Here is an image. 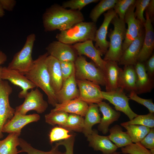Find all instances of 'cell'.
I'll list each match as a JSON object with an SVG mask.
<instances>
[{"label": "cell", "mask_w": 154, "mask_h": 154, "mask_svg": "<svg viewBox=\"0 0 154 154\" xmlns=\"http://www.w3.org/2000/svg\"><path fill=\"white\" fill-rule=\"evenodd\" d=\"M84 21V16L81 11L67 9L57 4L47 8L42 16L43 25L46 32L65 31Z\"/></svg>", "instance_id": "cell-1"}, {"label": "cell", "mask_w": 154, "mask_h": 154, "mask_svg": "<svg viewBox=\"0 0 154 154\" xmlns=\"http://www.w3.org/2000/svg\"><path fill=\"white\" fill-rule=\"evenodd\" d=\"M48 55L46 52L39 56L34 60L31 68L24 75L36 87L40 88L44 91L47 96L48 103L54 107L58 103L55 93L51 85L46 66L45 60Z\"/></svg>", "instance_id": "cell-2"}, {"label": "cell", "mask_w": 154, "mask_h": 154, "mask_svg": "<svg viewBox=\"0 0 154 154\" xmlns=\"http://www.w3.org/2000/svg\"><path fill=\"white\" fill-rule=\"evenodd\" d=\"M97 27L92 21H83L75 25L67 30L57 33V40L71 45L87 40L95 41Z\"/></svg>", "instance_id": "cell-3"}, {"label": "cell", "mask_w": 154, "mask_h": 154, "mask_svg": "<svg viewBox=\"0 0 154 154\" xmlns=\"http://www.w3.org/2000/svg\"><path fill=\"white\" fill-rule=\"evenodd\" d=\"M111 23L114 26L108 34L110 41L108 48L105 54L103 60L118 62L122 54V46L125 39L126 28L124 20L119 18L116 14Z\"/></svg>", "instance_id": "cell-4"}, {"label": "cell", "mask_w": 154, "mask_h": 154, "mask_svg": "<svg viewBox=\"0 0 154 154\" xmlns=\"http://www.w3.org/2000/svg\"><path fill=\"white\" fill-rule=\"evenodd\" d=\"M36 35L34 33L28 35L22 48L14 55L7 67L9 69L17 70L23 75L31 68L34 60L32 54Z\"/></svg>", "instance_id": "cell-5"}, {"label": "cell", "mask_w": 154, "mask_h": 154, "mask_svg": "<svg viewBox=\"0 0 154 154\" xmlns=\"http://www.w3.org/2000/svg\"><path fill=\"white\" fill-rule=\"evenodd\" d=\"M76 80H86L98 85L105 86L103 71L94 63L88 62L83 56H78L74 62Z\"/></svg>", "instance_id": "cell-6"}, {"label": "cell", "mask_w": 154, "mask_h": 154, "mask_svg": "<svg viewBox=\"0 0 154 154\" xmlns=\"http://www.w3.org/2000/svg\"><path fill=\"white\" fill-rule=\"evenodd\" d=\"M23 103L17 106L15 113L25 115L29 111L34 110L38 114L44 112L48 107V103L43 98V95L37 88L28 92Z\"/></svg>", "instance_id": "cell-7"}, {"label": "cell", "mask_w": 154, "mask_h": 154, "mask_svg": "<svg viewBox=\"0 0 154 154\" xmlns=\"http://www.w3.org/2000/svg\"><path fill=\"white\" fill-rule=\"evenodd\" d=\"M104 99L108 101L114 105L116 110L124 113L131 120L138 115L134 112L129 106V98L120 88L110 91H102Z\"/></svg>", "instance_id": "cell-8"}, {"label": "cell", "mask_w": 154, "mask_h": 154, "mask_svg": "<svg viewBox=\"0 0 154 154\" xmlns=\"http://www.w3.org/2000/svg\"><path fill=\"white\" fill-rule=\"evenodd\" d=\"M135 9L134 3L130 6L125 15L124 20L127 24V28L122 44L123 53L133 40L144 33L143 25L135 17Z\"/></svg>", "instance_id": "cell-9"}, {"label": "cell", "mask_w": 154, "mask_h": 154, "mask_svg": "<svg viewBox=\"0 0 154 154\" xmlns=\"http://www.w3.org/2000/svg\"><path fill=\"white\" fill-rule=\"evenodd\" d=\"M0 70L2 80H8L14 85L21 88L22 90L18 94L20 98H25L29 90L33 89L36 87L25 75L17 70L9 69L5 66H0Z\"/></svg>", "instance_id": "cell-10"}, {"label": "cell", "mask_w": 154, "mask_h": 154, "mask_svg": "<svg viewBox=\"0 0 154 154\" xmlns=\"http://www.w3.org/2000/svg\"><path fill=\"white\" fill-rule=\"evenodd\" d=\"M12 91L7 81H0V134L2 133L3 125L13 117L15 113V109L10 106L9 101V96Z\"/></svg>", "instance_id": "cell-11"}, {"label": "cell", "mask_w": 154, "mask_h": 154, "mask_svg": "<svg viewBox=\"0 0 154 154\" xmlns=\"http://www.w3.org/2000/svg\"><path fill=\"white\" fill-rule=\"evenodd\" d=\"M79 92L78 98L87 103L98 104L104 99L99 85L86 80H76Z\"/></svg>", "instance_id": "cell-12"}, {"label": "cell", "mask_w": 154, "mask_h": 154, "mask_svg": "<svg viewBox=\"0 0 154 154\" xmlns=\"http://www.w3.org/2000/svg\"><path fill=\"white\" fill-rule=\"evenodd\" d=\"M46 50L49 55L60 62L72 61L74 62L78 56L73 45L57 40L49 44Z\"/></svg>", "instance_id": "cell-13"}, {"label": "cell", "mask_w": 154, "mask_h": 154, "mask_svg": "<svg viewBox=\"0 0 154 154\" xmlns=\"http://www.w3.org/2000/svg\"><path fill=\"white\" fill-rule=\"evenodd\" d=\"M103 22L99 28L97 30L95 34V46L100 51L102 55L105 54L109 45V41L107 40L106 37L110 24L116 15L113 9L104 13Z\"/></svg>", "instance_id": "cell-14"}, {"label": "cell", "mask_w": 154, "mask_h": 154, "mask_svg": "<svg viewBox=\"0 0 154 154\" xmlns=\"http://www.w3.org/2000/svg\"><path fill=\"white\" fill-rule=\"evenodd\" d=\"M93 42L92 40H87L77 43L72 45L78 56L84 55L87 56L104 73L106 61L102 58V54L95 47Z\"/></svg>", "instance_id": "cell-15"}, {"label": "cell", "mask_w": 154, "mask_h": 154, "mask_svg": "<svg viewBox=\"0 0 154 154\" xmlns=\"http://www.w3.org/2000/svg\"><path fill=\"white\" fill-rule=\"evenodd\" d=\"M145 22L144 37L141 49L138 57L137 62H143L152 55L154 48V31L152 22L147 13L145 12Z\"/></svg>", "instance_id": "cell-16"}, {"label": "cell", "mask_w": 154, "mask_h": 154, "mask_svg": "<svg viewBox=\"0 0 154 154\" xmlns=\"http://www.w3.org/2000/svg\"><path fill=\"white\" fill-rule=\"evenodd\" d=\"M40 119V116L38 114L23 115L15 113L13 117L3 125L2 132L21 133V129L25 126L31 122L37 121Z\"/></svg>", "instance_id": "cell-17"}, {"label": "cell", "mask_w": 154, "mask_h": 154, "mask_svg": "<svg viewBox=\"0 0 154 154\" xmlns=\"http://www.w3.org/2000/svg\"><path fill=\"white\" fill-rule=\"evenodd\" d=\"M58 103L78 98L79 92L75 74V68L71 75L64 81L60 90L55 93Z\"/></svg>", "instance_id": "cell-18"}, {"label": "cell", "mask_w": 154, "mask_h": 154, "mask_svg": "<svg viewBox=\"0 0 154 154\" xmlns=\"http://www.w3.org/2000/svg\"><path fill=\"white\" fill-rule=\"evenodd\" d=\"M89 146L94 151H100L103 154H111L116 151L117 147L108 139L107 136L99 135L96 130L87 137Z\"/></svg>", "instance_id": "cell-19"}, {"label": "cell", "mask_w": 154, "mask_h": 154, "mask_svg": "<svg viewBox=\"0 0 154 154\" xmlns=\"http://www.w3.org/2000/svg\"><path fill=\"white\" fill-rule=\"evenodd\" d=\"M99 110L102 114L98 129L102 133L106 134L108 132L110 125L119 119L121 114L119 112L114 109L108 104L102 101L97 104Z\"/></svg>", "instance_id": "cell-20"}, {"label": "cell", "mask_w": 154, "mask_h": 154, "mask_svg": "<svg viewBox=\"0 0 154 154\" xmlns=\"http://www.w3.org/2000/svg\"><path fill=\"white\" fill-rule=\"evenodd\" d=\"M45 63L51 86L56 93L60 90L63 82L60 62L48 55L46 58Z\"/></svg>", "instance_id": "cell-21"}, {"label": "cell", "mask_w": 154, "mask_h": 154, "mask_svg": "<svg viewBox=\"0 0 154 154\" xmlns=\"http://www.w3.org/2000/svg\"><path fill=\"white\" fill-rule=\"evenodd\" d=\"M144 33L133 40L123 52L118 64L134 65L137 62L138 56L143 44Z\"/></svg>", "instance_id": "cell-22"}, {"label": "cell", "mask_w": 154, "mask_h": 154, "mask_svg": "<svg viewBox=\"0 0 154 154\" xmlns=\"http://www.w3.org/2000/svg\"><path fill=\"white\" fill-rule=\"evenodd\" d=\"M88 107V105L87 103L78 98H76L61 103H57L52 110L75 114L83 117L85 116Z\"/></svg>", "instance_id": "cell-23"}, {"label": "cell", "mask_w": 154, "mask_h": 154, "mask_svg": "<svg viewBox=\"0 0 154 154\" xmlns=\"http://www.w3.org/2000/svg\"><path fill=\"white\" fill-rule=\"evenodd\" d=\"M136 74L134 65H125L119 76L118 88L131 92H136Z\"/></svg>", "instance_id": "cell-24"}, {"label": "cell", "mask_w": 154, "mask_h": 154, "mask_svg": "<svg viewBox=\"0 0 154 154\" xmlns=\"http://www.w3.org/2000/svg\"><path fill=\"white\" fill-rule=\"evenodd\" d=\"M106 64L104 74L105 79L106 91L115 90L118 88V82L120 72L121 68H120L117 62L108 60Z\"/></svg>", "instance_id": "cell-25"}, {"label": "cell", "mask_w": 154, "mask_h": 154, "mask_svg": "<svg viewBox=\"0 0 154 154\" xmlns=\"http://www.w3.org/2000/svg\"><path fill=\"white\" fill-rule=\"evenodd\" d=\"M134 66L137 75L135 92L139 94L149 91L151 88V80L143 62H137Z\"/></svg>", "instance_id": "cell-26"}, {"label": "cell", "mask_w": 154, "mask_h": 154, "mask_svg": "<svg viewBox=\"0 0 154 154\" xmlns=\"http://www.w3.org/2000/svg\"><path fill=\"white\" fill-rule=\"evenodd\" d=\"M99 109L97 104H91L88 105L84 119V126L82 132L86 137L93 132L92 127L100 122L101 118Z\"/></svg>", "instance_id": "cell-27"}, {"label": "cell", "mask_w": 154, "mask_h": 154, "mask_svg": "<svg viewBox=\"0 0 154 154\" xmlns=\"http://www.w3.org/2000/svg\"><path fill=\"white\" fill-rule=\"evenodd\" d=\"M109 131L110 134L107 137L117 148L124 147L133 143L127 133L123 131L122 128L119 125L113 126Z\"/></svg>", "instance_id": "cell-28"}, {"label": "cell", "mask_w": 154, "mask_h": 154, "mask_svg": "<svg viewBox=\"0 0 154 154\" xmlns=\"http://www.w3.org/2000/svg\"><path fill=\"white\" fill-rule=\"evenodd\" d=\"M20 133H9L4 139L0 140V153L1 154H18L17 147L19 145V136Z\"/></svg>", "instance_id": "cell-29"}, {"label": "cell", "mask_w": 154, "mask_h": 154, "mask_svg": "<svg viewBox=\"0 0 154 154\" xmlns=\"http://www.w3.org/2000/svg\"><path fill=\"white\" fill-rule=\"evenodd\" d=\"M121 125L125 128L132 142H140L149 132L150 128L139 125Z\"/></svg>", "instance_id": "cell-30"}, {"label": "cell", "mask_w": 154, "mask_h": 154, "mask_svg": "<svg viewBox=\"0 0 154 154\" xmlns=\"http://www.w3.org/2000/svg\"><path fill=\"white\" fill-rule=\"evenodd\" d=\"M19 146L21 150L19 151V153L25 152L27 154H65V152H62L59 150L60 146L58 142L52 146L51 149L48 151H44L37 149L24 139L19 138Z\"/></svg>", "instance_id": "cell-31"}, {"label": "cell", "mask_w": 154, "mask_h": 154, "mask_svg": "<svg viewBox=\"0 0 154 154\" xmlns=\"http://www.w3.org/2000/svg\"><path fill=\"white\" fill-rule=\"evenodd\" d=\"M117 0H101L92 9L89 15L92 21L96 23L100 15L113 9Z\"/></svg>", "instance_id": "cell-32"}, {"label": "cell", "mask_w": 154, "mask_h": 154, "mask_svg": "<svg viewBox=\"0 0 154 154\" xmlns=\"http://www.w3.org/2000/svg\"><path fill=\"white\" fill-rule=\"evenodd\" d=\"M84 126V118L78 115L70 114H69L66 123L61 127L69 131L82 132Z\"/></svg>", "instance_id": "cell-33"}, {"label": "cell", "mask_w": 154, "mask_h": 154, "mask_svg": "<svg viewBox=\"0 0 154 154\" xmlns=\"http://www.w3.org/2000/svg\"><path fill=\"white\" fill-rule=\"evenodd\" d=\"M68 114L62 111H55L52 110L45 115V122L52 125H58L62 127L66 123Z\"/></svg>", "instance_id": "cell-34"}, {"label": "cell", "mask_w": 154, "mask_h": 154, "mask_svg": "<svg viewBox=\"0 0 154 154\" xmlns=\"http://www.w3.org/2000/svg\"><path fill=\"white\" fill-rule=\"evenodd\" d=\"M123 125H136L150 128L154 127V114L150 113L144 115H137L129 121L120 123Z\"/></svg>", "instance_id": "cell-35"}, {"label": "cell", "mask_w": 154, "mask_h": 154, "mask_svg": "<svg viewBox=\"0 0 154 154\" xmlns=\"http://www.w3.org/2000/svg\"><path fill=\"white\" fill-rule=\"evenodd\" d=\"M68 130L60 127H55L51 130L49 134L51 144L56 141L64 140L70 137L72 134H69Z\"/></svg>", "instance_id": "cell-36"}, {"label": "cell", "mask_w": 154, "mask_h": 154, "mask_svg": "<svg viewBox=\"0 0 154 154\" xmlns=\"http://www.w3.org/2000/svg\"><path fill=\"white\" fill-rule=\"evenodd\" d=\"M135 0H117L113 8L119 18L124 20L126 13Z\"/></svg>", "instance_id": "cell-37"}, {"label": "cell", "mask_w": 154, "mask_h": 154, "mask_svg": "<svg viewBox=\"0 0 154 154\" xmlns=\"http://www.w3.org/2000/svg\"><path fill=\"white\" fill-rule=\"evenodd\" d=\"M121 153L128 154H152L140 142L133 143L121 148Z\"/></svg>", "instance_id": "cell-38"}, {"label": "cell", "mask_w": 154, "mask_h": 154, "mask_svg": "<svg viewBox=\"0 0 154 154\" xmlns=\"http://www.w3.org/2000/svg\"><path fill=\"white\" fill-rule=\"evenodd\" d=\"M98 0H70L63 2L62 5L63 7L69 8L70 9L80 11L87 5L93 3L98 2Z\"/></svg>", "instance_id": "cell-39"}, {"label": "cell", "mask_w": 154, "mask_h": 154, "mask_svg": "<svg viewBox=\"0 0 154 154\" xmlns=\"http://www.w3.org/2000/svg\"><path fill=\"white\" fill-rule=\"evenodd\" d=\"M150 0H136L135 3V9L134 12L135 17L143 25L146 19L144 17V12Z\"/></svg>", "instance_id": "cell-40"}, {"label": "cell", "mask_w": 154, "mask_h": 154, "mask_svg": "<svg viewBox=\"0 0 154 154\" xmlns=\"http://www.w3.org/2000/svg\"><path fill=\"white\" fill-rule=\"evenodd\" d=\"M129 99L146 107L149 113H154V104L151 99H143L138 96L134 91L130 92L129 96Z\"/></svg>", "instance_id": "cell-41"}, {"label": "cell", "mask_w": 154, "mask_h": 154, "mask_svg": "<svg viewBox=\"0 0 154 154\" xmlns=\"http://www.w3.org/2000/svg\"><path fill=\"white\" fill-rule=\"evenodd\" d=\"M63 81L72 74L75 68L74 62L72 61L60 62Z\"/></svg>", "instance_id": "cell-42"}, {"label": "cell", "mask_w": 154, "mask_h": 154, "mask_svg": "<svg viewBox=\"0 0 154 154\" xmlns=\"http://www.w3.org/2000/svg\"><path fill=\"white\" fill-rule=\"evenodd\" d=\"M75 134L72 133L69 138L58 142L60 145L64 146L65 149V154H74V147L75 142Z\"/></svg>", "instance_id": "cell-43"}, {"label": "cell", "mask_w": 154, "mask_h": 154, "mask_svg": "<svg viewBox=\"0 0 154 154\" xmlns=\"http://www.w3.org/2000/svg\"><path fill=\"white\" fill-rule=\"evenodd\" d=\"M140 142L148 149H154V127L150 128L148 133Z\"/></svg>", "instance_id": "cell-44"}, {"label": "cell", "mask_w": 154, "mask_h": 154, "mask_svg": "<svg viewBox=\"0 0 154 154\" xmlns=\"http://www.w3.org/2000/svg\"><path fill=\"white\" fill-rule=\"evenodd\" d=\"M0 3L4 10L9 11H13L16 4L15 0H0Z\"/></svg>", "instance_id": "cell-45"}, {"label": "cell", "mask_w": 154, "mask_h": 154, "mask_svg": "<svg viewBox=\"0 0 154 154\" xmlns=\"http://www.w3.org/2000/svg\"><path fill=\"white\" fill-rule=\"evenodd\" d=\"M146 69L149 77L153 76L154 73V55L152 54L147 60L146 63Z\"/></svg>", "instance_id": "cell-46"}, {"label": "cell", "mask_w": 154, "mask_h": 154, "mask_svg": "<svg viewBox=\"0 0 154 154\" xmlns=\"http://www.w3.org/2000/svg\"><path fill=\"white\" fill-rule=\"evenodd\" d=\"M148 14L149 18L152 22L154 15V0H150L145 11Z\"/></svg>", "instance_id": "cell-47"}, {"label": "cell", "mask_w": 154, "mask_h": 154, "mask_svg": "<svg viewBox=\"0 0 154 154\" xmlns=\"http://www.w3.org/2000/svg\"><path fill=\"white\" fill-rule=\"evenodd\" d=\"M7 56L6 54L0 49V65L4 64L6 61ZM2 80L1 78L0 70V81Z\"/></svg>", "instance_id": "cell-48"}, {"label": "cell", "mask_w": 154, "mask_h": 154, "mask_svg": "<svg viewBox=\"0 0 154 154\" xmlns=\"http://www.w3.org/2000/svg\"><path fill=\"white\" fill-rule=\"evenodd\" d=\"M5 15V11L0 3V18L3 17Z\"/></svg>", "instance_id": "cell-49"}, {"label": "cell", "mask_w": 154, "mask_h": 154, "mask_svg": "<svg viewBox=\"0 0 154 154\" xmlns=\"http://www.w3.org/2000/svg\"><path fill=\"white\" fill-rule=\"evenodd\" d=\"M121 152H117L116 151L111 154H120Z\"/></svg>", "instance_id": "cell-50"}, {"label": "cell", "mask_w": 154, "mask_h": 154, "mask_svg": "<svg viewBox=\"0 0 154 154\" xmlns=\"http://www.w3.org/2000/svg\"><path fill=\"white\" fill-rule=\"evenodd\" d=\"M150 150L152 154H154V149H151Z\"/></svg>", "instance_id": "cell-51"}, {"label": "cell", "mask_w": 154, "mask_h": 154, "mask_svg": "<svg viewBox=\"0 0 154 154\" xmlns=\"http://www.w3.org/2000/svg\"><path fill=\"white\" fill-rule=\"evenodd\" d=\"M3 136V135L2 133L0 134V139L2 138Z\"/></svg>", "instance_id": "cell-52"}, {"label": "cell", "mask_w": 154, "mask_h": 154, "mask_svg": "<svg viewBox=\"0 0 154 154\" xmlns=\"http://www.w3.org/2000/svg\"><path fill=\"white\" fill-rule=\"evenodd\" d=\"M123 154H128L127 153H123Z\"/></svg>", "instance_id": "cell-53"}, {"label": "cell", "mask_w": 154, "mask_h": 154, "mask_svg": "<svg viewBox=\"0 0 154 154\" xmlns=\"http://www.w3.org/2000/svg\"><path fill=\"white\" fill-rule=\"evenodd\" d=\"M0 154H1V153H0Z\"/></svg>", "instance_id": "cell-54"}]
</instances>
